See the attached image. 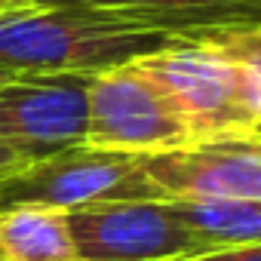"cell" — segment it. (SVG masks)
<instances>
[{"label": "cell", "mask_w": 261, "mask_h": 261, "mask_svg": "<svg viewBox=\"0 0 261 261\" xmlns=\"http://www.w3.org/2000/svg\"><path fill=\"white\" fill-rule=\"evenodd\" d=\"M145 172L169 203L261 200V142L230 139L145 157Z\"/></svg>", "instance_id": "cell-6"}, {"label": "cell", "mask_w": 261, "mask_h": 261, "mask_svg": "<svg viewBox=\"0 0 261 261\" xmlns=\"http://www.w3.org/2000/svg\"><path fill=\"white\" fill-rule=\"evenodd\" d=\"M86 77H16L0 86V142L56 154L83 145Z\"/></svg>", "instance_id": "cell-7"}, {"label": "cell", "mask_w": 261, "mask_h": 261, "mask_svg": "<svg viewBox=\"0 0 261 261\" xmlns=\"http://www.w3.org/2000/svg\"><path fill=\"white\" fill-rule=\"evenodd\" d=\"M83 145L126 157H157L197 142L166 89L142 62H126L86 77Z\"/></svg>", "instance_id": "cell-3"}, {"label": "cell", "mask_w": 261, "mask_h": 261, "mask_svg": "<svg viewBox=\"0 0 261 261\" xmlns=\"http://www.w3.org/2000/svg\"><path fill=\"white\" fill-rule=\"evenodd\" d=\"M258 142H261V136H258Z\"/></svg>", "instance_id": "cell-16"}, {"label": "cell", "mask_w": 261, "mask_h": 261, "mask_svg": "<svg viewBox=\"0 0 261 261\" xmlns=\"http://www.w3.org/2000/svg\"><path fill=\"white\" fill-rule=\"evenodd\" d=\"M185 261H261V243L255 246H237V249H215V252H203Z\"/></svg>", "instance_id": "cell-13"}, {"label": "cell", "mask_w": 261, "mask_h": 261, "mask_svg": "<svg viewBox=\"0 0 261 261\" xmlns=\"http://www.w3.org/2000/svg\"><path fill=\"white\" fill-rule=\"evenodd\" d=\"M68 227L80 261H185L206 252L169 200L68 212Z\"/></svg>", "instance_id": "cell-5"}, {"label": "cell", "mask_w": 261, "mask_h": 261, "mask_svg": "<svg viewBox=\"0 0 261 261\" xmlns=\"http://www.w3.org/2000/svg\"><path fill=\"white\" fill-rule=\"evenodd\" d=\"M175 212L206 246V252L261 243V200L175 203Z\"/></svg>", "instance_id": "cell-10"}, {"label": "cell", "mask_w": 261, "mask_h": 261, "mask_svg": "<svg viewBox=\"0 0 261 261\" xmlns=\"http://www.w3.org/2000/svg\"><path fill=\"white\" fill-rule=\"evenodd\" d=\"M0 261H80L68 212L46 206L0 209Z\"/></svg>", "instance_id": "cell-9"}, {"label": "cell", "mask_w": 261, "mask_h": 261, "mask_svg": "<svg viewBox=\"0 0 261 261\" xmlns=\"http://www.w3.org/2000/svg\"><path fill=\"white\" fill-rule=\"evenodd\" d=\"M194 37H206L221 53H227V59L240 68L246 89H249V101H252L258 129H261V25L218 28V31H206V34H194Z\"/></svg>", "instance_id": "cell-11"}, {"label": "cell", "mask_w": 261, "mask_h": 261, "mask_svg": "<svg viewBox=\"0 0 261 261\" xmlns=\"http://www.w3.org/2000/svg\"><path fill=\"white\" fill-rule=\"evenodd\" d=\"M181 37L86 7H25L0 16V68L22 77H92Z\"/></svg>", "instance_id": "cell-1"}, {"label": "cell", "mask_w": 261, "mask_h": 261, "mask_svg": "<svg viewBox=\"0 0 261 261\" xmlns=\"http://www.w3.org/2000/svg\"><path fill=\"white\" fill-rule=\"evenodd\" d=\"M31 160H37V154H31L28 148H19V145H7L0 142V185L7 178H13L19 169H25Z\"/></svg>", "instance_id": "cell-12"}, {"label": "cell", "mask_w": 261, "mask_h": 261, "mask_svg": "<svg viewBox=\"0 0 261 261\" xmlns=\"http://www.w3.org/2000/svg\"><path fill=\"white\" fill-rule=\"evenodd\" d=\"M34 7L105 10L154 25L175 37H194L218 28L261 25V0H40Z\"/></svg>", "instance_id": "cell-8"}, {"label": "cell", "mask_w": 261, "mask_h": 261, "mask_svg": "<svg viewBox=\"0 0 261 261\" xmlns=\"http://www.w3.org/2000/svg\"><path fill=\"white\" fill-rule=\"evenodd\" d=\"M139 200H163L145 172V157L92 151L86 145L43 154L0 185V209L46 206L59 212H80Z\"/></svg>", "instance_id": "cell-4"}, {"label": "cell", "mask_w": 261, "mask_h": 261, "mask_svg": "<svg viewBox=\"0 0 261 261\" xmlns=\"http://www.w3.org/2000/svg\"><path fill=\"white\" fill-rule=\"evenodd\" d=\"M166 89L197 145L258 139V120L240 68L206 37H181L139 59Z\"/></svg>", "instance_id": "cell-2"}, {"label": "cell", "mask_w": 261, "mask_h": 261, "mask_svg": "<svg viewBox=\"0 0 261 261\" xmlns=\"http://www.w3.org/2000/svg\"><path fill=\"white\" fill-rule=\"evenodd\" d=\"M40 0H0V16L4 13H16V10H25V7H34Z\"/></svg>", "instance_id": "cell-14"}, {"label": "cell", "mask_w": 261, "mask_h": 261, "mask_svg": "<svg viewBox=\"0 0 261 261\" xmlns=\"http://www.w3.org/2000/svg\"><path fill=\"white\" fill-rule=\"evenodd\" d=\"M16 77H22V74H13V71H7V68H0V86H7V83L16 80Z\"/></svg>", "instance_id": "cell-15"}]
</instances>
